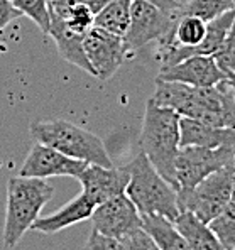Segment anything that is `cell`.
Returning <instances> with one entry per match:
<instances>
[{"instance_id": "cell-6", "label": "cell", "mask_w": 235, "mask_h": 250, "mask_svg": "<svg viewBox=\"0 0 235 250\" xmlns=\"http://www.w3.org/2000/svg\"><path fill=\"white\" fill-rule=\"evenodd\" d=\"M235 191V161L200 181L188 191H179L181 211L193 213L203 223H210L230 201Z\"/></svg>"}, {"instance_id": "cell-9", "label": "cell", "mask_w": 235, "mask_h": 250, "mask_svg": "<svg viewBox=\"0 0 235 250\" xmlns=\"http://www.w3.org/2000/svg\"><path fill=\"white\" fill-rule=\"evenodd\" d=\"M83 47L93 69V76L102 82L112 78L128 56L124 38L104 31L97 25H93L85 34Z\"/></svg>"}, {"instance_id": "cell-14", "label": "cell", "mask_w": 235, "mask_h": 250, "mask_svg": "<svg viewBox=\"0 0 235 250\" xmlns=\"http://www.w3.org/2000/svg\"><path fill=\"white\" fill-rule=\"evenodd\" d=\"M179 146H198L208 149L230 147L235 149V130L229 127H216L190 117H181L179 120Z\"/></svg>"}, {"instance_id": "cell-29", "label": "cell", "mask_w": 235, "mask_h": 250, "mask_svg": "<svg viewBox=\"0 0 235 250\" xmlns=\"http://www.w3.org/2000/svg\"><path fill=\"white\" fill-rule=\"evenodd\" d=\"M148 2L154 3V5L166 10V12L176 14V16L179 17V10H181V2H179V0H148Z\"/></svg>"}, {"instance_id": "cell-24", "label": "cell", "mask_w": 235, "mask_h": 250, "mask_svg": "<svg viewBox=\"0 0 235 250\" xmlns=\"http://www.w3.org/2000/svg\"><path fill=\"white\" fill-rule=\"evenodd\" d=\"M215 61L227 76H235V21L223 41L220 51L215 54Z\"/></svg>"}, {"instance_id": "cell-34", "label": "cell", "mask_w": 235, "mask_h": 250, "mask_svg": "<svg viewBox=\"0 0 235 250\" xmlns=\"http://www.w3.org/2000/svg\"><path fill=\"white\" fill-rule=\"evenodd\" d=\"M179 2H181V7H183V3H185V2H186V0H179Z\"/></svg>"}, {"instance_id": "cell-25", "label": "cell", "mask_w": 235, "mask_h": 250, "mask_svg": "<svg viewBox=\"0 0 235 250\" xmlns=\"http://www.w3.org/2000/svg\"><path fill=\"white\" fill-rule=\"evenodd\" d=\"M124 249L126 250H161L156 244L149 231H146L144 227H139L134 231L127 233L124 238H120Z\"/></svg>"}, {"instance_id": "cell-3", "label": "cell", "mask_w": 235, "mask_h": 250, "mask_svg": "<svg viewBox=\"0 0 235 250\" xmlns=\"http://www.w3.org/2000/svg\"><path fill=\"white\" fill-rule=\"evenodd\" d=\"M54 188L41 178L16 176L7 185V208L3 223V245L14 249L25 231L39 218L44 205L49 203Z\"/></svg>"}, {"instance_id": "cell-18", "label": "cell", "mask_w": 235, "mask_h": 250, "mask_svg": "<svg viewBox=\"0 0 235 250\" xmlns=\"http://www.w3.org/2000/svg\"><path fill=\"white\" fill-rule=\"evenodd\" d=\"M142 227L149 231L161 250H192L188 242L174 227V222L168 220L166 216H142Z\"/></svg>"}, {"instance_id": "cell-23", "label": "cell", "mask_w": 235, "mask_h": 250, "mask_svg": "<svg viewBox=\"0 0 235 250\" xmlns=\"http://www.w3.org/2000/svg\"><path fill=\"white\" fill-rule=\"evenodd\" d=\"M64 19L66 25H68L71 31L80 32V34H86L91 27H93L95 22V14L85 5V3L76 2L75 5H71L66 14H60Z\"/></svg>"}, {"instance_id": "cell-8", "label": "cell", "mask_w": 235, "mask_h": 250, "mask_svg": "<svg viewBox=\"0 0 235 250\" xmlns=\"http://www.w3.org/2000/svg\"><path fill=\"white\" fill-rule=\"evenodd\" d=\"M234 161L235 149H230V147H218V149L198 146L181 147L174 163L176 189L178 193L192 189L212 172L218 171Z\"/></svg>"}, {"instance_id": "cell-10", "label": "cell", "mask_w": 235, "mask_h": 250, "mask_svg": "<svg viewBox=\"0 0 235 250\" xmlns=\"http://www.w3.org/2000/svg\"><path fill=\"white\" fill-rule=\"evenodd\" d=\"M90 220L95 230L117 240L142 227V215L126 193L97 205Z\"/></svg>"}, {"instance_id": "cell-26", "label": "cell", "mask_w": 235, "mask_h": 250, "mask_svg": "<svg viewBox=\"0 0 235 250\" xmlns=\"http://www.w3.org/2000/svg\"><path fill=\"white\" fill-rule=\"evenodd\" d=\"M216 88L220 90V97H222V117H223V127H229L235 130V98L230 90L229 80H222Z\"/></svg>"}, {"instance_id": "cell-2", "label": "cell", "mask_w": 235, "mask_h": 250, "mask_svg": "<svg viewBox=\"0 0 235 250\" xmlns=\"http://www.w3.org/2000/svg\"><path fill=\"white\" fill-rule=\"evenodd\" d=\"M126 169L130 176L126 194L137 207L139 213L142 216H166L174 222L181 213L176 186L156 171L144 152L135 156Z\"/></svg>"}, {"instance_id": "cell-7", "label": "cell", "mask_w": 235, "mask_h": 250, "mask_svg": "<svg viewBox=\"0 0 235 250\" xmlns=\"http://www.w3.org/2000/svg\"><path fill=\"white\" fill-rule=\"evenodd\" d=\"M178 19L176 14L166 12L148 0H132L130 25L124 36L127 54L137 53L152 41H157L159 46L171 44Z\"/></svg>"}, {"instance_id": "cell-17", "label": "cell", "mask_w": 235, "mask_h": 250, "mask_svg": "<svg viewBox=\"0 0 235 250\" xmlns=\"http://www.w3.org/2000/svg\"><path fill=\"white\" fill-rule=\"evenodd\" d=\"M174 227L188 242L192 250H229L223 247L218 237L208 227V223H203L193 213L181 211L174 220Z\"/></svg>"}, {"instance_id": "cell-12", "label": "cell", "mask_w": 235, "mask_h": 250, "mask_svg": "<svg viewBox=\"0 0 235 250\" xmlns=\"http://www.w3.org/2000/svg\"><path fill=\"white\" fill-rule=\"evenodd\" d=\"M128 171L126 167H107L98 164H88L78 176L83 191L88 200L97 207L104 201L124 194L128 185Z\"/></svg>"}, {"instance_id": "cell-5", "label": "cell", "mask_w": 235, "mask_h": 250, "mask_svg": "<svg viewBox=\"0 0 235 250\" xmlns=\"http://www.w3.org/2000/svg\"><path fill=\"white\" fill-rule=\"evenodd\" d=\"M150 100L161 106L174 110L181 117H190L216 127H223L222 97L216 86L198 88L186 83L156 78V90Z\"/></svg>"}, {"instance_id": "cell-33", "label": "cell", "mask_w": 235, "mask_h": 250, "mask_svg": "<svg viewBox=\"0 0 235 250\" xmlns=\"http://www.w3.org/2000/svg\"><path fill=\"white\" fill-rule=\"evenodd\" d=\"M227 80H229L230 90H232V95H234V98H235V76H230V78H227Z\"/></svg>"}, {"instance_id": "cell-28", "label": "cell", "mask_w": 235, "mask_h": 250, "mask_svg": "<svg viewBox=\"0 0 235 250\" xmlns=\"http://www.w3.org/2000/svg\"><path fill=\"white\" fill-rule=\"evenodd\" d=\"M19 17H22V12L14 7L12 0H0V31H3L10 22Z\"/></svg>"}, {"instance_id": "cell-16", "label": "cell", "mask_w": 235, "mask_h": 250, "mask_svg": "<svg viewBox=\"0 0 235 250\" xmlns=\"http://www.w3.org/2000/svg\"><path fill=\"white\" fill-rule=\"evenodd\" d=\"M95 209V205L85 196L83 193H80L78 196H75L71 201L61 207L58 211H54L53 215L47 216H39L34 223H32L31 230L39 231V233L53 235L58 231L73 227L76 223H82L90 220L91 213Z\"/></svg>"}, {"instance_id": "cell-13", "label": "cell", "mask_w": 235, "mask_h": 250, "mask_svg": "<svg viewBox=\"0 0 235 250\" xmlns=\"http://www.w3.org/2000/svg\"><path fill=\"white\" fill-rule=\"evenodd\" d=\"M159 80L179 82L198 88L216 86L222 80L229 78L220 69L214 56H192L176 62L166 69H161Z\"/></svg>"}, {"instance_id": "cell-32", "label": "cell", "mask_w": 235, "mask_h": 250, "mask_svg": "<svg viewBox=\"0 0 235 250\" xmlns=\"http://www.w3.org/2000/svg\"><path fill=\"white\" fill-rule=\"evenodd\" d=\"M220 3L223 5V9L225 10H232L235 9V0H218Z\"/></svg>"}, {"instance_id": "cell-15", "label": "cell", "mask_w": 235, "mask_h": 250, "mask_svg": "<svg viewBox=\"0 0 235 250\" xmlns=\"http://www.w3.org/2000/svg\"><path fill=\"white\" fill-rule=\"evenodd\" d=\"M49 14H51V25L47 36H51L53 41L56 42V47L60 51L61 58L93 76V69H91V64L85 53V47H83V38H85V34L71 31L66 25L64 19L58 12L49 9Z\"/></svg>"}, {"instance_id": "cell-19", "label": "cell", "mask_w": 235, "mask_h": 250, "mask_svg": "<svg viewBox=\"0 0 235 250\" xmlns=\"http://www.w3.org/2000/svg\"><path fill=\"white\" fill-rule=\"evenodd\" d=\"M132 0H112L98 14H95L93 25L124 38L130 25Z\"/></svg>"}, {"instance_id": "cell-20", "label": "cell", "mask_w": 235, "mask_h": 250, "mask_svg": "<svg viewBox=\"0 0 235 250\" xmlns=\"http://www.w3.org/2000/svg\"><path fill=\"white\" fill-rule=\"evenodd\" d=\"M205 34H207V21L196 16H181L176 22L174 38H172L171 44L183 47H194L203 41Z\"/></svg>"}, {"instance_id": "cell-31", "label": "cell", "mask_w": 235, "mask_h": 250, "mask_svg": "<svg viewBox=\"0 0 235 250\" xmlns=\"http://www.w3.org/2000/svg\"><path fill=\"white\" fill-rule=\"evenodd\" d=\"M80 3H85L88 9L91 10L93 14H98L102 9H104L105 5H107L108 2H112V0H78Z\"/></svg>"}, {"instance_id": "cell-27", "label": "cell", "mask_w": 235, "mask_h": 250, "mask_svg": "<svg viewBox=\"0 0 235 250\" xmlns=\"http://www.w3.org/2000/svg\"><path fill=\"white\" fill-rule=\"evenodd\" d=\"M80 250H126L122 245V242L117 238L107 237V235L100 233L97 230H91L90 237L86 238L85 245Z\"/></svg>"}, {"instance_id": "cell-4", "label": "cell", "mask_w": 235, "mask_h": 250, "mask_svg": "<svg viewBox=\"0 0 235 250\" xmlns=\"http://www.w3.org/2000/svg\"><path fill=\"white\" fill-rule=\"evenodd\" d=\"M31 135L41 144H46L75 159L88 164L112 167L108 150L98 135L68 120H41L31 125Z\"/></svg>"}, {"instance_id": "cell-22", "label": "cell", "mask_w": 235, "mask_h": 250, "mask_svg": "<svg viewBox=\"0 0 235 250\" xmlns=\"http://www.w3.org/2000/svg\"><path fill=\"white\" fill-rule=\"evenodd\" d=\"M14 7L19 9L22 16L29 17L44 34H49L51 14H49V0H12Z\"/></svg>"}, {"instance_id": "cell-30", "label": "cell", "mask_w": 235, "mask_h": 250, "mask_svg": "<svg viewBox=\"0 0 235 250\" xmlns=\"http://www.w3.org/2000/svg\"><path fill=\"white\" fill-rule=\"evenodd\" d=\"M76 2L78 0H49V9L58 14H66L69 7L75 5Z\"/></svg>"}, {"instance_id": "cell-1", "label": "cell", "mask_w": 235, "mask_h": 250, "mask_svg": "<svg viewBox=\"0 0 235 250\" xmlns=\"http://www.w3.org/2000/svg\"><path fill=\"white\" fill-rule=\"evenodd\" d=\"M179 120H181L179 113L168 106L154 104L149 98L146 104L141 139H139L142 152L148 156L150 164L172 186H176V156L181 149Z\"/></svg>"}, {"instance_id": "cell-21", "label": "cell", "mask_w": 235, "mask_h": 250, "mask_svg": "<svg viewBox=\"0 0 235 250\" xmlns=\"http://www.w3.org/2000/svg\"><path fill=\"white\" fill-rule=\"evenodd\" d=\"M208 227L218 237L223 247H227L229 250H235V191L229 203L208 223Z\"/></svg>"}, {"instance_id": "cell-11", "label": "cell", "mask_w": 235, "mask_h": 250, "mask_svg": "<svg viewBox=\"0 0 235 250\" xmlns=\"http://www.w3.org/2000/svg\"><path fill=\"white\" fill-rule=\"evenodd\" d=\"M88 166L85 161L75 159L53 147L38 142L27 154L22 164L19 176L25 178H56V176H71L78 178L82 171Z\"/></svg>"}]
</instances>
